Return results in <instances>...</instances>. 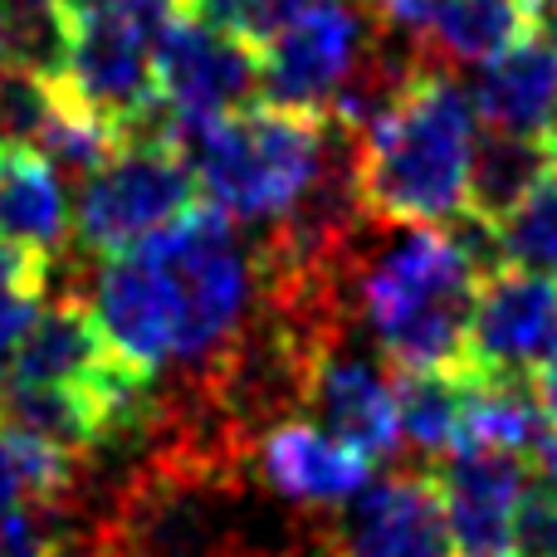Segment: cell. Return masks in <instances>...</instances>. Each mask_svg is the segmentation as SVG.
<instances>
[{
    "label": "cell",
    "instance_id": "cell-1",
    "mask_svg": "<svg viewBox=\"0 0 557 557\" xmlns=\"http://www.w3.org/2000/svg\"><path fill=\"white\" fill-rule=\"evenodd\" d=\"M260 255L215 206H196L137 250L108 255L94 274V318L133 372L215 367L245 333Z\"/></svg>",
    "mask_w": 557,
    "mask_h": 557
},
{
    "label": "cell",
    "instance_id": "cell-2",
    "mask_svg": "<svg viewBox=\"0 0 557 557\" xmlns=\"http://www.w3.org/2000/svg\"><path fill=\"white\" fill-rule=\"evenodd\" d=\"M480 137L470 88L455 69L425 64L416 84L352 137V191L376 225H450L465 211Z\"/></svg>",
    "mask_w": 557,
    "mask_h": 557
},
{
    "label": "cell",
    "instance_id": "cell-3",
    "mask_svg": "<svg viewBox=\"0 0 557 557\" xmlns=\"http://www.w3.org/2000/svg\"><path fill=\"white\" fill-rule=\"evenodd\" d=\"M372 255H347L362 318L396 372H450L465 362L484 264L441 225H392Z\"/></svg>",
    "mask_w": 557,
    "mask_h": 557
},
{
    "label": "cell",
    "instance_id": "cell-4",
    "mask_svg": "<svg viewBox=\"0 0 557 557\" xmlns=\"http://www.w3.org/2000/svg\"><path fill=\"white\" fill-rule=\"evenodd\" d=\"M347 137L352 133H343L327 113L260 98L231 117L176 133V147L191 162L206 206L235 225H274L313 191Z\"/></svg>",
    "mask_w": 557,
    "mask_h": 557
},
{
    "label": "cell",
    "instance_id": "cell-5",
    "mask_svg": "<svg viewBox=\"0 0 557 557\" xmlns=\"http://www.w3.org/2000/svg\"><path fill=\"white\" fill-rule=\"evenodd\" d=\"M201 206V186L172 137H127L103 166L78 176L74 235L84 255L137 250Z\"/></svg>",
    "mask_w": 557,
    "mask_h": 557
},
{
    "label": "cell",
    "instance_id": "cell-6",
    "mask_svg": "<svg viewBox=\"0 0 557 557\" xmlns=\"http://www.w3.org/2000/svg\"><path fill=\"white\" fill-rule=\"evenodd\" d=\"M231 499L215 455L176 450L133 484L113 523V557H225Z\"/></svg>",
    "mask_w": 557,
    "mask_h": 557
},
{
    "label": "cell",
    "instance_id": "cell-7",
    "mask_svg": "<svg viewBox=\"0 0 557 557\" xmlns=\"http://www.w3.org/2000/svg\"><path fill=\"white\" fill-rule=\"evenodd\" d=\"M264 49L201 20L191 5L157 39V98L172 113V143L186 127H206L260 103Z\"/></svg>",
    "mask_w": 557,
    "mask_h": 557
},
{
    "label": "cell",
    "instance_id": "cell-8",
    "mask_svg": "<svg viewBox=\"0 0 557 557\" xmlns=\"http://www.w3.org/2000/svg\"><path fill=\"white\" fill-rule=\"evenodd\" d=\"M557 347V278L519 264L484 274L460 372L484 382H529Z\"/></svg>",
    "mask_w": 557,
    "mask_h": 557
},
{
    "label": "cell",
    "instance_id": "cell-9",
    "mask_svg": "<svg viewBox=\"0 0 557 557\" xmlns=\"http://www.w3.org/2000/svg\"><path fill=\"white\" fill-rule=\"evenodd\" d=\"M367 25L372 10H362L357 0H313L264 45L260 98L304 113H333L337 88L367 45Z\"/></svg>",
    "mask_w": 557,
    "mask_h": 557
},
{
    "label": "cell",
    "instance_id": "cell-10",
    "mask_svg": "<svg viewBox=\"0 0 557 557\" xmlns=\"http://www.w3.org/2000/svg\"><path fill=\"white\" fill-rule=\"evenodd\" d=\"M431 480L445 504L450 557H519V504L533 484L523 455L450 450Z\"/></svg>",
    "mask_w": 557,
    "mask_h": 557
},
{
    "label": "cell",
    "instance_id": "cell-11",
    "mask_svg": "<svg viewBox=\"0 0 557 557\" xmlns=\"http://www.w3.org/2000/svg\"><path fill=\"white\" fill-rule=\"evenodd\" d=\"M337 557H450L445 504L431 474H386L347 499L333 529Z\"/></svg>",
    "mask_w": 557,
    "mask_h": 557
},
{
    "label": "cell",
    "instance_id": "cell-12",
    "mask_svg": "<svg viewBox=\"0 0 557 557\" xmlns=\"http://www.w3.org/2000/svg\"><path fill=\"white\" fill-rule=\"evenodd\" d=\"M304 406L318 416L323 431L337 441L357 445L376 460L401 445V421H396V392L367 357L337 347L333 337L308 352L304 367Z\"/></svg>",
    "mask_w": 557,
    "mask_h": 557
},
{
    "label": "cell",
    "instance_id": "cell-13",
    "mask_svg": "<svg viewBox=\"0 0 557 557\" xmlns=\"http://www.w3.org/2000/svg\"><path fill=\"white\" fill-rule=\"evenodd\" d=\"M255 465H260V480L270 484L274 494H284V499H294V504H308V509L347 504L372 480V455L337 441V435L323 431L318 421L264 425Z\"/></svg>",
    "mask_w": 557,
    "mask_h": 557
},
{
    "label": "cell",
    "instance_id": "cell-14",
    "mask_svg": "<svg viewBox=\"0 0 557 557\" xmlns=\"http://www.w3.org/2000/svg\"><path fill=\"white\" fill-rule=\"evenodd\" d=\"M470 98L490 127L548 137L557 117V39L529 25L509 49L484 59Z\"/></svg>",
    "mask_w": 557,
    "mask_h": 557
},
{
    "label": "cell",
    "instance_id": "cell-15",
    "mask_svg": "<svg viewBox=\"0 0 557 557\" xmlns=\"http://www.w3.org/2000/svg\"><path fill=\"white\" fill-rule=\"evenodd\" d=\"M0 240L54 260L69 240V196L35 147L0 143Z\"/></svg>",
    "mask_w": 557,
    "mask_h": 557
},
{
    "label": "cell",
    "instance_id": "cell-16",
    "mask_svg": "<svg viewBox=\"0 0 557 557\" xmlns=\"http://www.w3.org/2000/svg\"><path fill=\"white\" fill-rule=\"evenodd\" d=\"M557 162L553 137L539 133H490L474 137V157H470V186H465V211L480 215L484 225H499L533 186L548 176V166Z\"/></svg>",
    "mask_w": 557,
    "mask_h": 557
},
{
    "label": "cell",
    "instance_id": "cell-17",
    "mask_svg": "<svg viewBox=\"0 0 557 557\" xmlns=\"http://www.w3.org/2000/svg\"><path fill=\"white\" fill-rule=\"evenodd\" d=\"M396 421L411 445L425 455H450L460 441L465 406H470V372H396Z\"/></svg>",
    "mask_w": 557,
    "mask_h": 557
},
{
    "label": "cell",
    "instance_id": "cell-18",
    "mask_svg": "<svg viewBox=\"0 0 557 557\" xmlns=\"http://www.w3.org/2000/svg\"><path fill=\"white\" fill-rule=\"evenodd\" d=\"M494 240H499V260L519 264V270H557V162L548 166L539 186L494 225Z\"/></svg>",
    "mask_w": 557,
    "mask_h": 557
},
{
    "label": "cell",
    "instance_id": "cell-19",
    "mask_svg": "<svg viewBox=\"0 0 557 557\" xmlns=\"http://www.w3.org/2000/svg\"><path fill=\"white\" fill-rule=\"evenodd\" d=\"M59 74L54 69H35L20 64V59H5L0 64V143L15 147H35L39 133L49 127L59 108Z\"/></svg>",
    "mask_w": 557,
    "mask_h": 557
},
{
    "label": "cell",
    "instance_id": "cell-20",
    "mask_svg": "<svg viewBox=\"0 0 557 557\" xmlns=\"http://www.w3.org/2000/svg\"><path fill=\"white\" fill-rule=\"evenodd\" d=\"M186 5L201 20H211V25H221V29H235L240 39L264 49L288 20L304 15L313 0H186Z\"/></svg>",
    "mask_w": 557,
    "mask_h": 557
},
{
    "label": "cell",
    "instance_id": "cell-21",
    "mask_svg": "<svg viewBox=\"0 0 557 557\" xmlns=\"http://www.w3.org/2000/svg\"><path fill=\"white\" fill-rule=\"evenodd\" d=\"M519 557H557V490L529 484L519 504Z\"/></svg>",
    "mask_w": 557,
    "mask_h": 557
},
{
    "label": "cell",
    "instance_id": "cell-22",
    "mask_svg": "<svg viewBox=\"0 0 557 557\" xmlns=\"http://www.w3.org/2000/svg\"><path fill=\"white\" fill-rule=\"evenodd\" d=\"M0 557H64V543L39 513L20 504V509L0 513Z\"/></svg>",
    "mask_w": 557,
    "mask_h": 557
},
{
    "label": "cell",
    "instance_id": "cell-23",
    "mask_svg": "<svg viewBox=\"0 0 557 557\" xmlns=\"http://www.w3.org/2000/svg\"><path fill=\"white\" fill-rule=\"evenodd\" d=\"M39 294H45V288H35V284H0V372L10 367L20 337H25L29 323H35Z\"/></svg>",
    "mask_w": 557,
    "mask_h": 557
},
{
    "label": "cell",
    "instance_id": "cell-24",
    "mask_svg": "<svg viewBox=\"0 0 557 557\" xmlns=\"http://www.w3.org/2000/svg\"><path fill=\"white\" fill-rule=\"evenodd\" d=\"M20 504H29V480L20 465L15 435H10V425H0V513L20 509Z\"/></svg>",
    "mask_w": 557,
    "mask_h": 557
},
{
    "label": "cell",
    "instance_id": "cell-25",
    "mask_svg": "<svg viewBox=\"0 0 557 557\" xmlns=\"http://www.w3.org/2000/svg\"><path fill=\"white\" fill-rule=\"evenodd\" d=\"M529 386H533V401H539V411L548 416V425L557 431V347L543 357V367L529 376Z\"/></svg>",
    "mask_w": 557,
    "mask_h": 557
},
{
    "label": "cell",
    "instance_id": "cell-26",
    "mask_svg": "<svg viewBox=\"0 0 557 557\" xmlns=\"http://www.w3.org/2000/svg\"><path fill=\"white\" fill-rule=\"evenodd\" d=\"M523 15H529L533 29H543V35L557 39V0H519Z\"/></svg>",
    "mask_w": 557,
    "mask_h": 557
},
{
    "label": "cell",
    "instance_id": "cell-27",
    "mask_svg": "<svg viewBox=\"0 0 557 557\" xmlns=\"http://www.w3.org/2000/svg\"><path fill=\"white\" fill-rule=\"evenodd\" d=\"M29 5L49 10V15H88V10H103L113 0H29Z\"/></svg>",
    "mask_w": 557,
    "mask_h": 557
},
{
    "label": "cell",
    "instance_id": "cell-28",
    "mask_svg": "<svg viewBox=\"0 0 557 557\" xmlns=\"http://www.w3.org/2000/svg\"><path fill=\"white\" fill-rule=\"evenodd\" d=\"M539 460H543V484L557 490V435H548V441L539 445Z\"/></svg>",
    "mask_w": 557,
    "mask_h": 557
},
{
    "label": "cell",
    "instance_id": "cell-29",
    "mask_svg": "<svg viewBox=\"0 0 557 557\" xmlns=\"http://www.w3.org/2000/svg\"><path fill=\"white\" fill-rule=\"evenodd\" d=\"M0 64H5V0H0Z\"/></svg>",
    "mask_w": 557,
    "mask_h": 557
},
{
    "label": "cell",
    "instance_id": "cell-30",
    "mask_svg": "<svg viewBox=\"0 0 557 557\" xmlns=\"http://www.w3.org/2000/svg\"><path fill=\"white\" fill-rule=\"evenodd\" d=\"M548 137H553V147H557V117H553V133Z\"/></svg>",
    "mask_w": 557,
    "mask_h": 557
}]
</instances>
